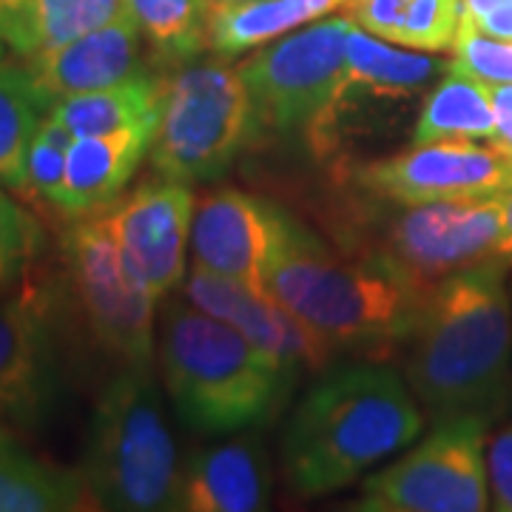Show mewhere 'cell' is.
I'll return each instance as SVG.
<instances>
[{
	"label": "cell",
	"instance_id": "1",
	"mask_svg": "<svg viewBox=\"0 0 512 512\" xmlns=\"http://www.w3.org/2000/svg\"><path fill=\"white\" fill-rule=\"evenodd\" d=\"M501 259L444 279L421 302L407 336L404 379L436 421L493 419L512 382V293Z\"/></svg>",
	"mask_w": 512,
	"mask_h": 512
},
{
	"label": "cell",
	"instance_id": "2",
	"mask_svg": "<svg viewBox=\"0 0 512 512\" xmlns=\"http://www.w3.org/2000/svg\"><path fill=\"white\" fill-rule=\"evenodd\" d=\"M407 379L382 362L322 370L282 433V470L296 495H328L402 453L424 430Z\"/></svg>",
	"mask_w": 512,
	"mask_h": 512
},
{
	"label": "cell",
	"instance_id": "3",
	"mask_svg": "<svg viewBox=\"0 0 512 512\" xmlns=\"http://www.w3.org/2000/svg\"><path fill=\"white\" fill-rule=\"evenodd\" d=\"M268 291L345 356L384 362L407 345L424 296L328 245L291 211L268 265Z\"/></svg>",
	"mask_w": 512,
	"mask_h": 512
},
{
	"label": "cell",
	"instance_id": "4",
	"mask_svg": "<svg viewBox=\"0 0 512 512\" xmlns=\"http://www.w3.org/2000/svg\"><path fill=\"white\" fill-rule=\"evenodd\" d=\"M328 202L330 239L339 251L362 259L427 296L444 279L490 259L504 225L501 197L484 200L396 202L342 183Z\"/></svg>",
	"mask_w": 512,
	"mask_h": 512
},
{
	"label": "cell",
	"instance_id": "5",
	"mask_svg": "<svg viewBox=\"0 0 512 512\" xmlns=\"http://www.w3.org/2000/svg\"><path fill=\"white\" fill-rule=\"evenodd\" d=\"M157 359L165 393L194 433L251 430L271 419L293 390L239 330L188 299H168Z\"/></svg>",
	"mask_w": 512,
	"mask_h": 512
},
{
	"label": "cell",
	"instance_id": "6",
	"mask_svg": "<svg viewBox=\"0 0 512 512\" xmlns=\"http://www.w3.org/2000/svg\"><path fill=\"white\" fill-rule=\"evenodd\" d=\"M77 467L94 510H180L183 464L151 365H120L103 384Z\"/></svg>",
	"mask_w": 512,
	"mask_h": 512
},
{
	"label": "cell",
	"instance_id": "7",
	"mask_svg": "<svg viewBox=\"0 0 512 512\" xmlns=\"http://www.w3.org/2000/svg\"><path fill=\"white\" fill-rule=\"evenodd\" d=\"M254 106L239 69L222 60L183 63L163 77L151 168L177 183L222 177L254 140Z\"/></svg>",
	"mask_w": 512,
	"mask_h": 512
},
{
	"label": "cell",
	"instance_id": "8",
	"mask_svg": "<svg viewBox=\"0 0 512 512\" xmlns=\"http://www.w3.org/2000/svg\"><path fill=\"white\" fill-rule=\"evenodd\" d=\"M63 274L92 342L117 365H151L157 299L131 271L106 217L72 220L60 239Z\"/></svg>",
	"mask_w": 512,
	"mask_h": 512
},
{
	"label": "cell",
	"instance_id": "9",
	"mask_svg": "<svg viewBox=\"0 0 512 512\" xmlns=\"http://www.w3.org/2000/svg\"><path fill=\"white\" fill-rule=\"evenodd\" d=\"M487 424L481 416L436 421L410 453L367 478L350 510L481 512L490 507Z\"/></svg>",
	"mask_w": 512,
	"mask_h": 512
},
{
	"label": "cell",
	"instance_id": "10",
	"mask_svg": "<svg viewBox=\"0 0 512 512\" xmlns=\"http://www.w3.org/2000/svg\"><path fill=\"white\" fill-rule=\"evenodd\" d=\"M353 20H313L311 26L259 46L239 74L251 94L256 134H305L345 77Z\"/></svg>",
	"mask_w": 512,
	"mask_h": 512
},
{
	"label": "cell",
	"instance_id": "11",
	"mask_svg": "<svg viewBox=\"0 0 512 512\" xmlns=\"http://www.w3.org/2000/svg\"><path fill=\"white\" fill-rule=\"evenodd\" d=\"M336 180L396 202L484 200L512 188V160L476 140L410 143L399 154L336 168Z\"/></svg>",
	"mask_w": 512,
	"mask_h": 512
},
{
	"label": "cell",
	"instance_id": "12",
	"mask_svg": "<svg viewBox=\"0 0 512 512\" xmlns=\"http://www.w3.org/2000/svg\"><path fill=\"white\" fill-rule=\"evenodd\" d=\"M185 299L239 330L274 362L291 387L299 376L322 373L336 359V350L271 293H259L194 265L185 276Z\"/></svg>",
	"mask_w": 512,
	"mask_h": 512
},
{
	"label": "cell",
	"instance_id": "13",
	"mask_svg": "<svg viewBox=\"0 0 512 512\" xmlns=\"http://www.w3.org/2000/svg\"><path fill=\"white\" fill-rule=\"evenodd\" d=\"M194 205L191 185L157 174V180L137 185L128 197L103 211L131 271L143 279L157 302L168 299L185 282Z\"/></svg>",
	"mask_w": 512,
	"mask_h": 512
},
{
	"label": "cell",
	"instance_id": "14",
	"mask_svg": "<svg viewBox=\"0 0 512 512\" xmlns=\"http://www.w3.org/2000/svg\"><path fill=\"white\" fill-rule=\"evenodd\" d=\"M285 208L239 188H214L194 205L191 254L194 265L268 291V265L282 234Z\"/></svg>",
	"mask_w": 512,
	"mask_h": 512
},
{
	"label": "cell",
	"instance_id": "15",
	"mask_svg": "<svg viewBox=\"0 0 512 512\" xmlns=\"http://www.w3.org/2000/svg\"><path fill=\"white\" fill-rule=\"evenodd\" d=\"M55 399L49 313L35 296L0 302V424L35 430Z\"/></svg>",
	"mask_w": 512,
	"mask_h": 512
},
{
	"label": "cell",
	"instance_id": "16",
	"mask_svg": "<svg viewBox=\"0 0 512 512\" xmlns=\"http://www.w3.org/2000/svg\"><path fill=\"white\" fill-rule=\"evenodd\" d=\"M146 46L148 40L140 23L134 15H126L69 43L40 49L20 60L37 89L55 106L63 97L97 92L146 74Z\"/></svg>",
	"mask_w": 512,
	"mask_h": 512
},
{
	"label": "cell",
	"instance_id": "17",
	"mask_svg": "<svg viewBox=\"0 0 512 512\" xmlns=\"http://www.w3.org/2000/svg\"><path fill=\"white\" fill-rule=\"evenodd\" d=\"M154 131L157 126H137L97 137H74L66 157L63 200L57 211L69 220L109 211L146 160Z\"/></svg>",
	"mask_w": 512,
	"mask_h": 512
},
{
	"label": "cell",
	"instance_id": "18",
	"mask_svg": "<svg viewBox=\"0 0 512 512\" xmlns=\"http://www.w3.org/2000/svg\"><path fill=\"white\" fill-rule=\"evenodd\" d=\"M271 498L268 461L251 436L222 441L200 450L183 464L180 510L185 512H254Z\"/></svg>",
	"mask_w": 512,
	"mask_h": 512
},
{
	"label": "cell",
	"instance_id": "19",
	"mask_svg": "<svg viewBox=\"0 0 512 512\" xmlns=\"http://www.w3.org/2000/svg\"><path fill=\"white\" fill-rule=\"evenodd\" d=\"M94 510L80 467L35 456L15 433L0 436V512Z\"/></svg>",
	"mask_w": 512,
	"mask_h": 512
},
{
	"label": "cell",
	"instance_id": "20",
	"mask_svg": "<svg viewBox=\"0 0 512 512\" xmlns=\"http://www.w3.org/2000/svg\"><path fill=\"white\" fill-rule=\"evenodd\" d=\"M493 83L481 80L456 60L421 103L410 143L436 140H490L495 134Z\"/></svg>",
	"mask_w": 512,
	"mask_h": 512
},
{
	"label": "cell",
	"instance_id": "21",
	"mask_svg": "<svg viewBox=\"0 0 512 512\" xmlns=\"http://www.w3.org/2000/svg\"><path fill=\"white\" fill-rule=\"evenodd\" d=\"M350 0H251L208 9V49L217 57H234L259 49L302 23L328 18Z\"/></svg>",
	"mask_w": 512,
	"mask_h": 512
},
{
	"label": "cell",
	"instance_id": "22",
	"mask_svg": "<svg viewBox=\"0 0 512 512\" xmlns=\"http://www.w3.org/2000/svg\"><path fill=\"white\" fill-rule=\"evenodd\" d=\"M160 103H163V77L146 72L97 92L63 97L52 106V114L69 126L74 137H97L126 128L157 126Z\"/></svg>",
	"mask_w": 512,
	"mask_h": 512
},
{
	"label": "cell",
	"instance_id": "23",
	"mask_svg": "<svg viewBox=\"0 0 512 512\" xmlns=\"http://www.w3.org/2000/svg\"><path fill=\"white\" fill-rule=\"evenodd\" d=\"M49 111L52 103L37 89L20 57L0 63V185L23 191L29 146Z\"/></svg>",
	"mask_w": 512,
	"mask_h": 512
},
{
	"label": "cell",
	"instance_id": "24",
	"mask_svg": "<svg viewBox=\"0 0 512 512\" xmlns=\"http://www.w3.org/2000/svg\"><path fill=\"white\" fill-rule=\"evenodd\" d=\"M160 63L183 66L208 49L205 0H128Z\"/></svg>",
	"mask_w": 512,
	"mask_h": 512
},
{
	"label": "cell",
	"instance_id": "25",
	"mask_svg": "<svg viewBox=\"0 0 512 512\" xmlns=\"http://www.w3.org/2000/svg\"><path fill=\"white\" fill-rule=\"evenodd\" d=\"M74 143V134L66 123H60L49 111L35 131V140L29 146L26 157V183L23 191H29L35 200L46 202L52 208H60L63 200V180H66V157Z\"/></svg>",
	"mask_w": 512,
	"mask_h": 512
},
{
	"label": "cell",
	"instance_id": "26",
	"mask_svg": "<svg viewBox=\"0 0 512 512\" xmlns=\"http://www.w3.org/2000/svg\"><path fill=\"white\" fill-rule=\"evenodd\" d=\"M126 15H131L128 0H37L40 49L69 43Z\"/></svg>",
	"mask_w": 512,
	"mask_h": 512
},
{
	"label": "cell",
	"instance_id": "27",
	"mask_svg": "<svg viewBox=\"0 0 512 512\" xmlns=\"http://www.w3.org/2000/svg\"><path fill=\"white\" fill-rule=\"evenodd\" d=\"M40 251H43L40 222L18 200L6 194V185H0V288L26 274Z\"/></svg>",
	"mask_w": 512,
	"mask_h": 512
},
{
	"label": "cell",
	"instance_id": "28",
	"mask_svg": "<svg viewBox=\"0 0 512 512\" xmlns=\"http://www.w3.org/2000/svg\"><path fill=\"white\" fill-rule=\"evenodd\" d=\"M464 0H407L402 46L419 52L453 49Z\"/></svg>",
	"mask_w": 512,
	"mask_h": 512
},
{
	"label": "cell",
	"instance_id": "29",
	"mask_svg": "<svg viewBox=\"0 0 512 512\" xmlns=\"http://www.w3.org/2000/svg\"><path fill=\"white\" fill-rule=\"evenodd\" d=\"M453 55L458 66L487 83H512V40L484 35L467 12L458 23Z\"/></svg>",
	"mask_w": 512,
	"mask_h": 512
},
{
	"label": "cell",
	"instance_id": "30",
	"mask_svg": "<svg viewBox=\"0 0 512 512\" xmlns=\"http://www.w3.org/2000/svg\"><path fill=\"white\" fill-rule=\"evenodd\" d=\"M0 37L15 57H29L40 49L37 0H0Z\"/></svg>",
	"mask_w": 512,
	"mask_h": 512
},
{
	"label": "cell",
	"instance_id": "31",
	"mask_svg": "<svg viewBox=\"0 0 512 512\" xmlns=\"http://www.w3.org/2000/svg\"><path fill=\"white\" fill-rule=\"evenodd\" d=\"M404 12H407V0H350L345 6V15L356 26L396 46H402Z\"/></svg>",
	"mask_w": 512,
	"mask_h": 512
},
{
	"label": "cell",
	"instance_id": "32",
	"mask_svg": "<svg viewBox=\"0 0 512 512\" xmlns=\"http://www.w3.org/2000/svg\"><path fill=\"white\" fill-rule=\"evenodd\" d=\"M487 470H490V507L512 512V421L504 424L487 444Z\"/></svg>",
	"mask_w": 512,
	"mask_h": 512
},
{
	"label": "cell",
	"instance_id": "33",
	"mask_svg": "<svg viewBox=\"0 0 512 512\" xmlns=\"http://www.w3.org/2000/svg\"><path fill=\"white\" fill-rule=\"evenodd\" d=\"M493 106L498 126L487 143L512 160V83H493Z\"/></svg>",
	"mask_w": 512,
	"mask_h": 512
},
{
	"label": "cell",
	"instance_id": "34",
	"mask_svg": "<svg viewBox=\"0 0 512 512\" xmlns=\"http://www.w3.org/2000/svg\"><path fill=\"white\" fill-rule=\"evenodd\" d=\"M501 205H504V225H501V237L495 242L493 256L504 265H512V188L501 194Z\"/></svg>",
	"mask_w": 512,
	"mask_h": 512
},
{
	"label": "cell",
	"instance_id": "35",
	"mask_svg": "<svg viewBox=\"0 0 512 512\" xmlns=\"http://www.w3.org/2000/svg\"><path fill=\"white\" fill-rule=\"evenodd\" d=\"M234 3H251V0H205L208 9H214V6H234Z\"/></svg>",
	"mask_w": 512,
	"mask_h": 512
},
{
	"label": "cell",
	"instance_id": "36",
	"mask_svg": "<svg viewBox=\"0 0 512 512\" xmlns=\"http://www.w3.org/2000/svg\"><path fill=\"white\" fill-rule=\"evenodd\" d=\"M12 49H9V46H6V40H3V37H0V63H6V60H12Z\"/></svg>",
	"mask_w": 512,
	"mask_h": 512
},
{
	"label": "cell",
	"instance_id": "37",
	"mask_svg": "<svg viewBox=\"0 0 512 512\" xmlns=\"http://www.w3.org/2000/svg\"><path fill=\"white\" fill-rule=\"evenodd\" d=\"M3 433H12V430H6V427H3V424H0V436H3Z\"/></svg>",
	"mask_w": 512,
	"mask_h": 512
},
{
	"label": "cell",
	"instance_id": "38",
	"mask_svg": "<svg viewBox=\"0 0 512 512\" xmlns=\"http://www.w3.org/2000/svg\"><path fill=\"white\" fill-rule=\"evenodd\" d=\"M510 293H512V288H510Z\"/></svg>",
	"mask_w": 512,
	"mask_h": 512
}]
</instances>
